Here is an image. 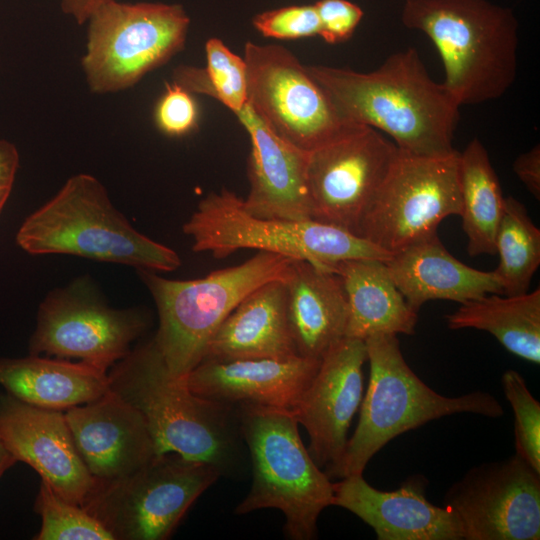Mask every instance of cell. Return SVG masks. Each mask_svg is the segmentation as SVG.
<instances>
[{
	"label": "cell",
	"instance_id": "39",
	"mask_svg": "<svg viewBox=\"0 0 540 540\" xmlns=\"http://www.w3.org/2000/svg\"><path fill=\"white\" fill-rule=\"evenodd\" d=\"M17 459L6 446L0 434V479L7 470L17 463Z\"/></svg>",
	"mask_w": 540,
	"mask_h": 540
},
{
	"label": "cell",
	"instance_id": "38",
	"mask_svg": "<svg viewBox=\"0 0 540 540\" xmlns=\"http://www.w3.org/2000/svg\"><path fill=\"white\" fill-rule=\"evenodd\" d=\"M111 0H61L62 10L82 24L102 5Z\"/></svg>",
	"mask_w": 540,
	"mask_h": 540
},
{
	"label": "cell",
	"instance_id": "4",
	"mask_svg": "<svg viewBox=\"0 0 540 540\" xmlns=\"http://www.w3.org/2000/svg\"><path fill=\"white\" fill-rule=\"evenodd\" d=\"M16 242L32 255L67 254L137 270L170 272L176 251L135 229L90 174L69 178L57 194L21 224Z\"/></svg>",
	"mask_w": 540,
	"mask_h": 540
},
{
	"label": "cell",
	"instance_id": "5",
	"mask_svg": "<svg viewBox=\"0 0 540 540\" xmlns=\"http://www.w3.org/2000/svg\"><path fill=\"white\" fill-rule=\"evenodd\" d=\"M370 366L360 417L338 466L328 474L343 478L363 474L370 459L390 440L429 421L456 413L499 418L503 408L488 392L443 396L424 383L405 361L395 334L364 339Z\"/></svg>",
	"mask_w": 540,
	"mask_h": 540
},
{
	"label": "cell",
	"instance_id": "24",
	"mask_svg": "<svg viewBox=\"0 0 540 540\" xmlns=\"http://www.w3.org/2000/svg\"><path fill=\"white\" fill-rule=\"evenodd\" d=\"M285 282H267L247 295L215 331L202 360L297 355L287 319Z\"/></svg>",
	"mask_w": 540,
	"mask_h": 540
},
{
	"label": "cell",
	"instance_id": "21",
	"mask_svg": "<svg viewBox=\"0 0 540 540\" xmlns=\"http://www.w3.org/2000/svg\"><path fill=\"white\" fill-rule=\"evenodd\" d=\"M251 142L245 209L262 218L306 220L310 204L306 184L308 153L278 136L252 104L234 113Z\"/></svg>",
	"mask_w": 540,
	"mask_h": 540
},
{
	"label": "cell",
	"instance_id": "34",
	"mask_svg": "<svg viewBox=\"0 0 540 540\" xmlns=\"http://www.w3.org/2000/svg\"><path fill=\"white\" fill-rule=\"evenodd\" d=\"M157 127L166 135L183 136L198 124L199 108L192 93L173 82L167 84L154 110Z\"/></svg>",
	"mask_w": 540,
	"mask_h": 540
},
{
	"label": "cell",
	"instance_id": "19",
	"mask_svg": "<svg viewBox=\"0 0 540 540\" xmlns=\"http://www.w3.org/2000/svg\"><path fill=\"white\" fill-rule=\"evenodd\" d=\"M425 489V480L418 476L396 490L381 491L362 474H353L333 483L332 505L368 524L378 540H462L456 514L429 502Z\"/></svg>",
	"mask_w": 540,
	"mask_h": 540
},
{
	"label": "cell",
	"instance_id": "6",
	"mask_svg": "<svg viewBox=\"0 0 540 540\" xmlns=\"http://www.w3.org/2000/svg\"><path fill=\"white\" fill-rule=\"evenodd\" d=\"M293 259L264 251L243 263L190 280L138 270L157 307L153 340L170 375L184 378L203 359L207 345L232 310L263 284L286 281Z\"/></svg>",
	"mask_w": 540,
	"mask_h": 540
},
{
	"label": "cell",
	"instance_id": "27",
	"mask_svg": "<svg viewBox=\"0 0 540 540\" xmlns=\"http://www.w3.org/2000/svg\"><path fill=\"white\" fill-rule=\"evenodd\" d=\"M449 329L492 334L510 353L540 363V289L516 295L487 294L467 301L446 317Z\"/></svg>",
	"mask_w": 540,
	"mask_h": 540
},
{
	"label": "cell",
	"instance_id": "35",
	"mask_svg": "<svg viewBox=\"0 0 540 540\" xmlns=\"http://www.w3.org/2000/svg\"><path fill=\"white\" fill-rule=\"evenodd\" d=\"M314 6L320 22L319 36L330 44L349 39L363 16L362 9L348 0H319Z\"/></svg>",
	"mask_w": 540,
	"mask_h": 540
},
{
	"label": "cell",
	"instance_id": "1",
	"mask_svg": "<svg viewBox=\"0 0 540 540\" xmlns=\"http://www.w3.org/2000/svg\"><path fill=\"white\" fill-rule=\"evenodd\" d=\"M342 118L388 135L406 154L437 157L452 145L460 106L428 74L416 49L391 54L374 71L309 66Z\"/></svg>",
	"mask_w": 540,
	"mask_h": 540
},
{
	"label": "cell",
	"instance_id": "20",
	"mask_svg": "<svg viewBox=\"0 0 540 540\" xmlns=\"http://www.w3.org/2000/svg\"><path fill=\"white\" fill-rule=\"evenodd\" d=\"M320 360L298 355L204 359L183 379L193 393L213 401L292 411L316 374Z\"/></svg>",
	"mask_w": 540,
	"mask_h": 540
},
{
	"label": "cell",
	"instance_id": "10",
	"mask_svg": "<svg viewBox=\"0 0 540 540\" xmlns=\"http://www.w3.org/2000/svg\"><path fill=\"white\" fill-rule=\"evenodd\" d=\"M82 59L90 90L110 93L135 85L184 47L189 17L179 4L111 0L88 19Z\"/></svg>",
	"mask_w": 540,
	"mask_h": 540
},
{
	"label": "cell",
	"instance_id": "32",
	"mask_svg": "<svg viewBox=\"0 0 540 540\" xmlns=\"http://www.w3.org/2000/svg\"><path fill=\"white\" fill-rule=\"evenodd\" d=\"M501 383L514 413L516 454L540 473V403L517 371H505Z\"/></svg>",
	"mask_w": 540,
	"mask_h": 540
},
{
	"label": "cell",
	"instance_id": "22",
	"mask_svg": "<svg viewBox=\"0 0 540 540\" xmlns=\"http://www.w3.org/2000/svg\"><path fill=\"white\" fill-rule=\"evenodd\" d=\"M385 264L397 288L416 312L430 300L463 304L487 294H502L493 270H478L455 258L437 232L393 253Z\"/></svg>",
	"mask_w": 540,
	"mask_h": 540
},
{
	"label": "cell",
	"instance_id": "36",
	"mask_svg": "<svg viewBox=\"0 0 540 540\" xmlns=\"http://www.w3.org/2000/svg\"><path fill=\"white\" fill-rule=\"evenodd\" d=\"M513 170L526 189L540 199V147L537 144L520 154L513 163Z\"/></svg>",
	"mask_w": 540,
	"mask_h": 540
},
{
	"label": "cell",
	"instance_id": "17",
	"mask_svg": "<svg viewBox=\"0 0 540 540\" xmlns=\"http://www.w3.org/2000/svg\"><path fill=\"white\" fill-rule=\"evenodd\" d=\"M0 434L18 462L31 466L65 500L83 505L96 481L77 451L64 411L2 394Z\"/></svg>",
	"mask_w": 540,
	"mask_h": 540
},
{
	"label": "cell",
	"instance_id": "37",
	"mask_svg": "<svg viewBox=\"0 0 540 540\" xmlns=\"http://www.w3.org/2000/svg\"><path fill=\"white\" fill-rule=\"evenodd\" d=\"M18 167L19 154L15 145L0 140V212L11 193Z\"/></svg>",
	"mask_w": 540,
	"mask_h": 540
},
{
	"label": "cell",
	"instance_id": "18",
	"mask_svg": "<svg viewBox=\"0 0 540 540\" xmlns=\"http://www.w3.org/2000/svg\"><path fill=\"white\" fill-rule=\"evenodd\" d=\"M64 415L77 451L96 483L127 476L157 455L141 414L110 389Z\"/></svg>",
	"mask_w": 540,
	"mask_h": 540
},
{
	"label": "cell",
	"instance_id": "16",
	"mask_svg": "<svg viewBox=\"0 0 540 540\" xmlns=\"http://www.w3.org/2000/svg\"><path fill=\"white\" fill-rule=\"evenodd\" d=\"M366 360L364 340L344 337L323 355L291 411L308 433L312 459L326 468L327 476L343 457L349 426L361 404Z\"/></svg>",
	"mask_w": 540,
	"mask_h": 540
},
{
	"label": "cell",
	"instance_id": "14",
	"mask_svg": "<svg viewBox=\"0 0 540 540\" xmlns=\"http://www.w3.org/2000/svg\"><path fill=\"white\" fill-rule=\"evenodd\" d=\"M398 153L391 139L363 125L308 153L311 219L358 236L363 216Z\"/></svg>",
	"mask_w": 540,
	"mask_h": 540
},
{
	"label": "cell",
	"instance_id": "29",
	"mask_svg": "<svg viewBox=\"0 0 540 540\" xmlns=\"http://www.w3.org/2000/svg\"><path fill=\"white\" fill-rule=\"evenodd\" d=\"M499 264L493 270L502 294L528 291L540 265V230L533 223L525 205L512 196L505 197L502 216L495 237Z\"/></svg>",
	"mask_w": 540,
	"mask_h": 540
},
{
	"label": "cell",
	"instance_id": "15",
	"mask_svg": "<svg viewBox=\"0 0 540 540\" xmlns=\"http://www.w3.org/2000/svg\"><path fill=\"white\" fill-rule=\"evenodd\" d=\"M445 506L464 540H539L540 473L516 453L478 465L450 487Z\"/></svg>",
	"mask_w": 540,
	"mask_h": 540
},
{
	"label": "cell",
	"instance_id": "30",
	"mask_svg": "<svg viewBox=\"0 0 540 540\" xmlns=\"http://www.w3.org/2000/svg\"><path fill=\"white\" fill-rule=\"evenodd\" d=\"M206 67L181 66L174 71V82L191 93L206 94L233 113L248 101L247 66L244 58L225 44L211 38L206 42Z\"/></svg>",
	"mask_w": 540,
	"mask_h": 540
},
{
	"label": "cell",
	"instance_id": "23",
	"mask_svg": "<svg viewBox=\"0 0 540 540\" xmlns=\"http://www.w3.org/2000/svg\"><path fill=\"white\" fill-rule=\"evenodd\" d=\"M286 310L298 356L320 360L346 335L348 302L340 276L306 260H293Z\"/></svg>",
	"mask_w": 540,
	"mask_h": 540
},
{
	"label": "cell",
	"instance_id": "3",
	"mask_svg": "<svg viewBox=\"0 0 540 540\" xmlns=\"http://www.w3.org/2000/svg\"><path fill=\"white\" fill-rule=\"evenodd\" d=\"M401 20L432 41L442 84L459 106L498 99L513 85L519 25L511 9L488 0H406Z\"/></svg>",
	"mask_w": 540,
	"mask_h": 540
},
{
	"label": "cell",
	"instance_id": "28",
	"mask_svg": "<svg viewBox=\"0 0 540 540\" xmlns=\"http://www.w3.org/2000/svg\"><path fill=\"white\" fill-rule=\"evenodd\" d=\"M462 229L470 256L495 255L505 197L488 152L477 138L459 153Z\"/></svg>",
	"mask_w": 540,
	"mask_h": 540
},
{
	"label": "cell",
	"instance_id": "11",
	"mask_svg": "<svg viewBox=\"0 0 540 540\" xmlns=\"http://www.w3.org/2000/svg\"><path fill=\"white\" fill-rule=\"evenodd\" d=\"M459 153L423 157L399 150L358 236L393 254L437 232L446 217L460 215Z\"/></svg>",
	"mask_w": 540,
	"mask_h": 540
},
{
	"label": "cell",
	"instance_id": "8",
	"mask_svg": "<svg viewBox=\"0 0 540 540\" xmlns=\"http://www.w3.org/2000/svg\"><path fill=\"white\" fill-rule=\"evenodd\" d=\"M195 252L224 258L240 249H256L332 270L341 261L377 259L392 254L339 227L312 219L262 218L249 213L230 190L205 196L183 225Z\"/></svg>",
	"mask_w": 540,
	"mask_h": 540
},
{
	"label": "cell",
	"instance_id": "26",
	"mask_svg": "<svg viewBox=\"0 0 540 540\" xmlns=\"http://www.w3.org/2000/svg\"><path fill=\"white\" fill-rule=\"evenodd\" d=\"M348 302L345 337L415 333L418 315L394 283L385 261L350 259L333 266Z\"/></svg>",
	"mask_w": 540,
	"mask_h": 540
},
{
	"label": "cell",
	"instance_id": "13",
	"mask_svg": "<svg viewBox=\"0 0 540 540\" xmlns=\"http://www.w3.org/2000/svg\"><path fill=\"white\" fill-rule=\"evenodd\" d=\"M248 101L282 139L310 153L358 125L346 122L307 66L278 45L245 44Z\"/></svg>",
	"mask_w": 540,
	"mask_h": 540
},
{
	"label": "cell",
	"instance_id": "31",
	"mask_svg": "<svg viewBox=\"0 0 540 540\" xmlns=\"http://www.w3.org/2000/svg\"><path fill=\"white\" fill-rule=\"evenodd\" d=\"M41 527L35 540H114L89 512L61 496L43 480L35 500Z\"/></svg>",
	"mask_w": 540,
	"mask_h": 540
},
{
	"label": "cell",
	"instance_id": "9",
	"mask_svg": "<svg viewBox=\"0 0 540 540\" xmlns=\"http://www.w3.org/2000/svg\"><path fill=\"white\" fill-rule=\"evenodd\" d=\"M219 476L212 464L163 453L127 476L96 483L81 507L114 540H166Z\"/></svg>",
	"mask_w": 540,
	"mask_h": 540
},
{
	"label": "cell",
	"instance_id": "33",
	"mask_svg": "<svg viewBox=\"0 0 540 540\" xmlns=\"http://www.w3.org/2000/svg\"><path fill=\"white\" fill-rule=\"evenodd\" d=\"M255 28L265 37L299 39L319 35L320 22L313 5H295L265 11L253 19Z\"/></svg>",
	"mask_w": 540,
	"mask_h": 540
},
{
	"label": "cell",
	"instance_id": "25",
	"mask_svg": "<svg viewBox=\"0 0 540 540\" xmlns=\"http://www.w3.org/2000/svg\"><path fill=\"white\" fill-rule=\"evenodd\" d=\"M0 386L25 403L65 411L109 390L108 372L83 361L30 354L0 358Z\"/></svg>",
	"mask_w": 540,
	"mask_h": 540
},
{
	"label": "cell",
	"instance_id": "2",
	"mask_svg": "<svg viewBox=\"0 0 540 540\" xmlns=\"http://www.w3.org/2000/svg\"><path fill=\"white\" fill-rule=\"evenodd\" d=\"M109 389L143 417L157 455L174 452L214 465L221 475L238 472L242 434L237 406L193 393L174 378L153 340L137 345L108 371Z\"/></svg>",
	"mask_w": 540,
	"mask_h": 540
},
{
	"label": "cell",
	"instance_id": "12",
	"mask_svg": "<svg viewBox=\"0 0 540 540\" xmlns=\"http://www.w3.org/2000/svg\"><path fill=\"white\" fill-rule=\"evenodd\" d=\"M148 326L146 312L109 306L92 281L81 277L41 302L29 353L76 358L108 372Z\"/></svg>",
	"mask_w": 540,
	"mask_h": 540
},
{
	"label": "cell",
	"instance_id": "7",
	"mask_svg": "<svg viewBox=\"0 0 540 540\" xmlns=\"http://www.w3.org/2000/svg\"><path fill=\"white\" fill-rule=\"evenodd\" d=\"M237 413L250 454L252 484L235 513L279 509L288 538L314 539L321 512L332 505L333 483L304 446L292 412L238 405Z\"/></svg>",
	"mask_w": 540,
	"mask_h": 540
}]
</instances>
